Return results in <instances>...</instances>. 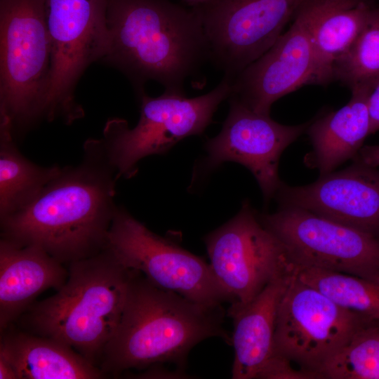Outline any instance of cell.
<instances>
[{
  "instance_id": "obj_1",
  "label": "cell",
  "mask_w": 379,
  "mask_h": 379,
  "mask_svg": "<svg viewBox=\"0 0 379 379\" xmlns=\"http://www.w3.org/2000/svg\"><path fill=\"white\" fill-rule=\"evenodd\" d=\"M117 179L102 139H88L79 165L61 168L33 201L0 219L1 238L39 247L62 264L99 253L117 208Z\"/></svg>"
},
{
  "instance_id": "obj_2",
  "label": "cell",
  "mask_w": 379,
  "mask_h": 379,
  "mask_svg": "<svg viewBox=\"0 0 379 379\" xmlns=\"http://www.w3.org/2000/svg\"><path fill=\"white\" fill-rule=\"evenodd\" d=\"M105 60L142 88L148 80L185 94V81L209 60L199 16L170 0H109ZM103 59V60H104Z\"/></svg>"
},
{
  "instance_id": "obj_3",
  "label": "cell",
  "mask_w": 379,
  "mask_h": 379,
  "mask_svg": "<svg viewBox=\"0 0 379 379\" xmlns=\"http://www.w3.org/2000/svg\"><path fill=\"white\" fill-rule=\"evenodd\" d=\"M224 315L222 305L200 304L160 288L137 271L100 368L115 375L159 363L182 364L190 350L206 338L231 343Z\"/></svg>"
},
{
  "instance_id": "obj_4",
  "label": "cell",
  "mask_w": 379,
  "mask_h": 379,
  "mask_svg": "<svg viewBox=\"0 0 379 379\" xmlns=\"http://www.w3.org/2000/svg\"><path fill=\"white\" fill-rule=\"evenodd\" d=\"M136 272L105 248L71 262L65 284L30 307L23 319L30 333L64 343L98 366L121 318Z\"/></svg>"
},
{
  "instance_id": "obj_5",
  "label": "cell",
  "mask_w": 379,
  "mask_h": 379,
  "mask_svg": "<svg viewBox=\"0 0 379 379\" xmlns=\"http://www.w3.org/2000/svg\"><path fill=\"white\" fill-rule=\"evenodd\" d=\"M46 0H0V117L13 133L44 118L51 63Z\"/></svg>"
},
{
  "instance_id": "obj_6",
  "label": "cell",
  "mask_w": 379,
  "mask_h": 379,
  "mask_svg": "<svg viewBox=\"0 0 379 379\" xmlns=\"http://www.w3.org/2000/svg\"><path fill=\"white\" fill-rule=\"evenodd\" d=\"M232 81L224 76L211 91L191 98L167 91L152 98L142 92L140 117L134 128H130L124 119H109L102 140L118 178L133 177L142 158L163 154L180 140L201 135L220 104L230 98Z\"/></svg>"
},
{
  "instance_id": "obj_7",
  "label": "cell",
  "mask_w": 379,
  "mask_h": 379,
  "mask_svg": "<svg viewBox=\"0 0 379 379\" xmlns=\"http://www.w3.org/2000/svg\"><path fill=\"white\" fill-rule=\"evenodd\" d=\"M109 0H46L51 63L44 118L70 124L84 116L75 100L77 84L109 46Z\"/></svg>"
},
{
  "instance_id": "obj_8",
  "label": "cell",
  "mask_w": 379,
  "mask_h": 379,
  "mask_svg": "<svg viewBox=\"0 0 379 379\" xmlns=\"http://www.w3.org/2000/svg\"><path fill=\"white\" fill-rule=\"evenodd\" d=\"M368 319L293 274L277 311L273 357L288 361L307 378H321L323 365Z\"/></svg>"
},
{
  "instance_id": "obj_9",
  "label": "cell",
  "mask_w": 379,
  "mask_h": 379,
  "mask_svg": "<svg viewBox=\"0 0 379 379\" xmlns=\"http://www.w3.org/2000/svg\"><path fill=\"white\" fill-rule=\"evenodd\" d=\"M106 248L160 288L206 305L230 302L209 263L153 233L122 207L116 209Z\"/></svg>"
},
{
  "instance_id": "obj_10",
  "label": "cell",
  "mask_w": 379,
  "mask_h": 379,
  "mask_svg": "<svg viewBox=\"0 0 379 379\" xmlns=\"http://www.w3.org/2000/svg\"><path fill=\"white\" fill-rule=\"evenodd\" d=\"M204 241L209 264L230 304H246L272 281L294 273L286 248L247 201Z\"/></svg>"
},
{
  "instance_id": "obj_11",
  "label": "cell",
  "mask_w": 379,
  "mask_h": 379,
  "mask_svg": "<svg viewBox=\"0 0 379 379\" xmlns=\"http://www.w3.org/2000/svg\"><path fill=\"white\" fill-rule=\"evenodd\" d=\"M312 0H211L193 7L209 60L234 79L276 42Z\"/></svg>"
},
{
  "instance_id": "obj_12",
  "label": "cell",
  "mask_w": 379,
  "mask_h": 379,
  "mask_svg": "<svg viewBox=\"0 0 379 379\" xmlns=\"http://www.w3.org/2000/svg\"><path fill=\"white\" fill-rule=\"evenodd\" d=\"M259 219L284 244L294 265L379 282V237L291 206L281 205Z\"/></svg>"
},
{
  "instance_id": "obj_13",
  "label": "cell",
  "mask_w": 379,
  "mask_h": 379,
  "mask_svg": "<svg viewBox=\"0 0 379 379\" xmlns=\"http://www.w3.org/2000/svg\"><path fill=\"white\" fill-rule=\"evenodd\" d=\"M230 110L218 135L206 143L203 166L211 170L225 161H234L253 173L266 201L274 197L282 182L278 166L281 153L310 122L287 126L257 113L230 96Z\"/></svg>"
},
{
  "instance_id": "obj_14",
  "label": "cell",
  "mask_w": 379,
  "mask_h": 379,
  "mask_svg": "<svg viewBox=\"0 0 379 379\" xmlns=\"http://www.w3.org/2000/svg\"><path fill=\"white\" fill-rule=\"evenodd\" d=\"M321 1L312 0L271 48L234 78L230 96L270 115L277 100L312 84V34Z\"/></svg>"
},
{
  "instance_id": "obj_15",
  "label": "cell",
  "mask_w": 379,
  "mask_h": 379,
  "mask_svg": "<svg viewBox=\"0 0 379 379\" xmlns=\"http://www.w3.org/2000/svg\"><path fill=\"white\" fill-rule=\"evenodd\" d=\"M275 196L281 205L379 237V167L355 161L343 171L321 175L310 185L282 183Z\"/></svg>"
},
{
  "instance_id": "obj_16",
  "label": "cell",
  "mask_w": 379,
  "mask_h": 379,
  "mask_svg": "<svg viewBox=\"0 0 379 379\" xmlns=\"http://www.w3.org/2000/svg\"><path fill=\"white\" fill-rule=\"evenodd\" d=\"M68 271L61 262L35 246L0 241V328L3 331L48 288L60 289Z\"/></svg>"
},
{
  "instance_id": "obj_17",
  "label": "cell",
  "mask_w": 379,
  "mask_h": 379,
  "mask_svg": "<svg viewBox=\"0 0 379 379\" xmlns=\"http://www.w3.org/2000/svg\"><path fill=\"white\" fill-rule=\"evenodd\" d=\"M293 276L272 281L246 304H230L227 314L234 325L232 378H258L273 357L277 311Z\"/></svg>"
},
{
  "instance_id": "obj_18",
  "label": "cell",
  "mask_w": 379,
  "mask_h": 379,
  "mask_svg": "<svg viewBox=\"0 0 379 379\" xmlns=\"http://www.w3.org/2000/svg\"><path fill=\"white\" fill-rule=\"evenodd\" d=\"M350 101L307 127L313 149L309 154L310 166L321 175L331 173L350 159H354L370 135L368 89L351 91Z\"/></svg>"
},
{
  "instance_id": "obj_19",
  "label": "cell",
  "mask_w": 379,
  "mask_h": 379,
  "mask_svg": "<svg viewBox=\"0 0 379 379\" xmlns=\"http://www.w3.org/2000/svg\"><path fill=\"white\" fill-rule=\"evenodd\" d=\"M0 355L15 368L18 379H97L105 373L71 347L29 333L1 338Z\"/></svg>"
},
{
  "instance_id": "obj_20",
  "label": "cell",
  "mask_w": 379,
  "mask_h": 379,
  "mask_svg": "<svg viewBox=\"0 0 379 379\" xmlns=\"http://www.w3.org/2000/svg\"><path fill=\"white\" fill-rule=\"evenodd\" d=\"M375 0H322L312 34V84L333 79L335 60L362 29Z\"/></svg>"
},
{
  "instance_id": "obj_21",
  "label": "cell",
  "mask_w": 379,
  "mask_h": 379,
  "mask_svg": "<svg viewBox=\"0 0 379 379\" xmlns=\"http://www.w3.org/2000/svg\"><path fill=\"white\" fill-rule=\"evenodd\" d=\"M60 170L58 166H39L22 155L11 122L0 117V219L29 205Z\"/></svg>"
},
{
  "instance_id": "obj_22",
  "label": "cell",
  "mask_w": 379,
  "mask_h": 379,
  "mask_svg": "<svg viewBox=\"0 0 379 379\" xmlns=\"http://www.w3.org/2000/svg\"><path fill=\"white\" fill-rule=\"evenodd\" d=\"M294 275L340 307L379 320V282L312 267L294 265Z\"/></svg>"
},
{
  "instance_id": "obj_23",
  "label": "cell",
  "mask_w": 379,
  "mask_h": 379,
  "mask_svg": "<svg viewBox=\"0 0 379 379\" xmlns=\"http://www.w3.org/2000/svg\"><path fill=\"white\" fill-rule=\"evenodd\" d=\"M333 79L351 91H373L379 84V4L371 7L367 19L352 44L337 58Z\"/></svg>"
},
{
  "instance_id": "obj_24",
  "label": "cell",
  "mask_w": 379,
  "mask_h": 379,
  "mask_svg": "<svg viewBox=\"0 0 379 379\" xmlns=\"http://www.w3.org/2000/svg\"><path fill=\"white\" fill-rule=\"evenodd\" d=\"M319 373L321 378L379 379V320H366Z\"/></svg>"
},
{
  "instance_id": "obj_25",
  "label": "cell",
  "mask_w": 379,
  "mask_h": 379,
  "mask_svg": "<svg viewBox=\"0 0 379 379\" xmlns=\"http://www.w3.org/2000/svg\"><path fill=\"white\" fill-rule=\"evenodd\" d=\"M370 117V134L379 131V84L373 88L368 97Z\"/></svg>"
},
{
  "instance_id": "obj_26",
  "label": "cell",
  "mask_w": 379,
  "mask_h": 379,
  "mask_svg": "<svg viewBox=\"0 0 379 379\" xmlns=\"http://www.w3.org/2000/svg\"><path fill=\"white\" fill-rule=\"evenodd\" d=\"M354 159L367 165L379 167V145H363Z\"/></svg>"
},
{
  "instance_id": "obj_27",
  "label": "cell",
  "mask_w": 379,
  "mask_h": 379,
  "mask_svg": "<svg viewBox=\"0 0 379 379\" xmlns=\"http://www.w3.org/2000/svg\"><path fill=\"white\" fill-rule=\"evenodd\" d=\"M0 379H18L13 365L2 355H0Z\"/></svg>"
},
{
  "instance_id": "obj_28",
  "label": "cell",
  "mask_w": 379,
  "mask_h": 379,
  "mask_svg": "<svg viewBox=\"0 0 379 379\" xmlns=\"http://www.w3.org/2000/svg\"><path fill=\"white\" fill-rule=\"evenodd\" d=\"M186 4L193 7H197L209 2L211 0H182Z\"/></svg>"
},
{
  "instance_id": "obj_29",
  "label": "cell",
  "mask_w": 379,
  "mask_h": 379,
  "mask_svg": "<svg viewBox=\"0 0 379 379\" xmlns=\"http://www.w3.org/2000/svg\"><path fill=\"white\" fill-rule=\"evenodd\" d=\"M379 4V0H375Z\"/></svg>"
}]
</instances>
